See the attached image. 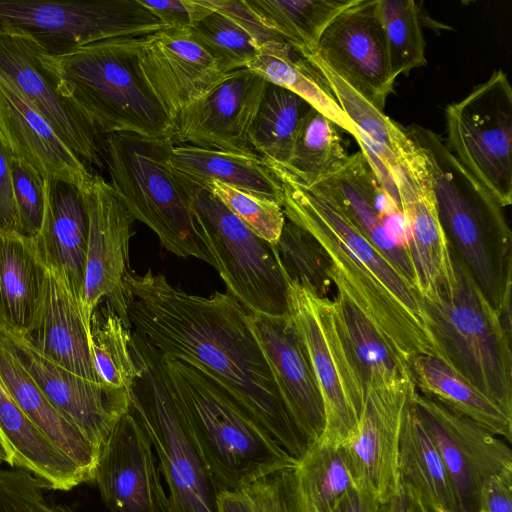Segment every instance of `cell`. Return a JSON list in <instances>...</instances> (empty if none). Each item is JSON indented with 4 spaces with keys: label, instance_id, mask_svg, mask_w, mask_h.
Instances as JSON below:
<instances>
[{
    "label": "cell",
    "instance_id": "obj_1",
    "mask_svg": "<svg viewBox=\"0 0 512 512\" xmlns=\"http://www.w3.org/2000/svg\"><path fill=\"white\" fill-rule=\"evenodd\" d=\"M124 284L133 330L161 356L202 367L298 464L309 444L285 406L249 312L228 292L189 294L151 269L143 274L130 270Z\"/></svg>",
    "mask_w": 512,
    "mask_h": 512
},
{
    "label": "cell",
    "instance_id": "obj_2",
    "mask_svg": "<svg viewBox=\"0 0 512 512\" xmlns=\"http://www.w3.org/2000/svg\"><path fill=\"white\" fill-rule=\"evenodd\" d=\"M271 169L281 185L285 218L323 246L337 293L371 322L408 366L419 355L440 358L416 290L339 210L283 165L273 164Z\"/></svg>",
    "mask_w": 512,
    "mask_h": 512
},
{
    "label": "cell",
    "instance_id": "obj_3",
    "mask_svg": "<svg viewBox=\"0 0 512 512\" xmlns=\"http://www.w3.org/2000/svg\"><path fill=\"white\" fill-rule=\"evenodd\" d=\"M167 385L215 496L297 463L198 364L161 356Z\"/></svg>",
    "mask_w": 512,
    "mask_h": 512
},
{
    "label": "cell",
    "instance_id": "obj_4",
    "mask_svg": "<svg viewBox=\"0 0 512 512\" xmlns=\"http://www.w3.org/2000/svg\"><path fill=\"white\" fill-rule=\"evenodd\" d=\"M141 37L96 41L62 55L43 53L59 94L100 137L171 138L173 123L139 62Z\"/></svg>",
    "mask_w": 512,
    "mask_h": 512
},
{
    "label": "cell",
    "instance_id": "obj_5",
    "mask_svg": "<svg viewBox=\"0 0 512 512\" xmlns=\"http://www.w3.org/2000/svg\"><path fill=\"white\" fill-rule=\"evenodd\" d=\"M426 157L439 220L449 245L499 313L511 302V230L503 207L456 159L444 140L419 125L405 128Z\"/></svg>",
    "mask_w": 512,
    "mask_h": 512
},
{
    "label": "cell",
    "instance_id": "obj_6",
    "mask_svg": "<svg viewBox=\"0 0 512 512\" xmlns=\"http://www.w3.org/2000/svg\"><path fill=\"white\" fill-rule=\"evenodd\" d=\"M454 282L434 300L417 293L440 358L512 415V334L450 246Z\"/></svg>",
    "mask_w": 512,
    "mask_h": 512
},
{
    "label": "cell",
    "instance_id": "obj_7",
    "mask_svg": "<svg viewBox=\"0 0 512 512\" xmlns=\"http://www.w3.org/2000/svg\"><path fill=\"white\" fill-rule=\"evenodd\" d=\"M171 138L115 133L103 137L111 186L134 220L148 226L178 257L211 259L197 231L191 195L170 164Z\"/></svg>",
    "mask_w": 512,
    "mask_h": 512
},
{
    "label": "cell",
    "instance_id": "obj_8",
    "mask_svg": "<svg viewBox=\"0 0 512 512\" xmlns=\"http://www.w3.org/2000/svg\"><path fill=\"white\" fill-rule=\"evenodd\" d=\"M140 369L130 409L146 430L163 477L169 512H216L215 493L167 385L161 355L132 329Z\"/></svg>",
    "mask_w": 512,
    "mask_h": 512
},
{
    "label": "cell",
    "instance_id": "obj_9",
    "mask_svg": "<svg viewBox=\"0 0 512 512\" xmlns=\"http://www.w3.org/2000/svg\"><path fill=\"white\" fill-rule=\"evenodd\" d=\"M180 178L193 201L201 242L227 292L249 313H287V278L273 245L256 236L209 191Z\"/></svg>",
    "mask_w": 512,
    "mask_h": 512
},
{
    "label": "cell",
    "instance_id": "obj_10",
    "mask_svg": "<svg viewBox=\"0 0 512 512\" xmlns=\"http://www.w3.org/2000/svg\"><path fill=\"white\" fill-rule=\"evenodd\" d=\"M165 27L140 0H0V29L26 34L56 57L96 41L142 37Z\"/></svg>",
    "mask_w": 512,
    "mask_h": 512
},
{
    "label": "cell",
    "instance_id": "obj_11",
    "mask_svg": "<svg viewBox=\"0 0 512 512\" xmlns=\"http://www.w3.org/2000/svg\"><path fill=\"white\" fill-rule=\"evenodd\" d=\"M287 313L302 339L321 394L325 428L319 439L341 445L358 423L365 389L339 333L333 300L287 279Z\"/></svg>",
    "mask_w": 512,
    "mask_h": 512
},
{
    "label": "cell",
    "instance_id": "obj_12",
    "mask_svg": "<svg viewBox=\"0 0 512 512\" xmlns=\"http://www.w3.org/2000/svg\"><path fill=\"white\" fill-rule=\"evenodd\" d=\"M446 146L503 207L512 202V88L495 70L446 107Z\"/></svg>",
    "mask_w": 512,
    "mask_h": 512
},
{
    "label": "cell",
    "instance_id": "obj_13",
    "mask_svg": "<svg viewBox=\"0 0 512 512\" xmlns=\"http://www.w3.org/2000/svg\"><path fill=\"white\" fill-rule=\"evenodd\" d=\"M304 186L339 210L416 290L410 235L398 194L385 185L361 150L349 155L337 172Z\"/></svg>",
    "mask_w": 512,
    "mask_h": 512
},
{
    "label": "cell",
    "instance_id": "obj_14",
    "mask_svg": "<svg viewBox=\"0 0 512 512\" xmlns=\"http://www.w3.org/2000/svg\"><path fill=\"white\" fill-rule=\"evenodd\" d=\"M82 190L89 216L83 313L91 323L95 308L103 302L131 326L124 280L131 270L134 218L101 175L93 174Z\"/></svg>",
    "mask_w": 512,
    "mask_h": 512
},
{
    "label": "cell",
    "instance_id": "obj_15",
    "mask_svg": "<svg viewBox=\"0 0 512 512\" xmlns=\"http://www.w3.org/2000/svg\"><path fill=\"white\" fill-rule=\"evenodd\" d=\"M411 402L449 473L460 511L480 512V494L485 483L512 465L510 447L477 423L416 389Z\"/></svg>",
    "mask_w": 512,
    "mask_h": 512
},
{
    "label": "cell",
    "instance_id": "obj_16",
    "mask_svg": "<svg viewBox=\"0 0 512 512\" xmlns=\"http://www.w3.org/2000/svg\"><path fill=\"white\" fill-rule=\"evenodd\" d=\"M384 112L394 88L378 0H353L322 33L313 53Z\"/></svg>",
    "mask_w": 512,
    "mask_h": 512
},
{
    "label": "cell",
    "instance_id": "obj_17",
    "mask_svg": "<svg viewBox=\"0 0 512 512\" xmlns=\"http://www.w3.org/2000/svg\"><path fill=\"white\" fill-rule=\"evenodd\" d=\"M92 481L110 512H169L152 442L130 406L102 444Z\"/></svg>",
    "mask_w": 512,
    "mask_h": 512
},
{
    "label": "cell",
    "instance_id": "obj_18",
    "mask_svg": "<svg viewBox=\"0 0 512 512\" xmlns=\"http://www.w3.org/2000/svg\"><path fill=\"white\" fill-rule=\"evenodd\" d=\"M414 385H369L358 423L341 444L354 487L374 495L380 503L399 488V446L405 408Z\"/></svg>",
    "mask_w": 512,
    "mask_h": 512
},
{
    "label": "cell",
    "instance_id": "obj_19",
    "mask_svg": "<svg viewBox=\"0 0 512 512\" xmlns=\"http://www.w3.org/2000/svg\"><path fill=\"white\" fill-rule=\"evenodd\" d=\"M0 341L18 358L46 398L96 450L129 410L130 394L82 378L44 357L25 337L0 327Z\"/></svg>",
    "mask_w": 512,
    "mask_h": 512
},
{
    "label": "cell",
    "instance_id": "obj_20",
    "mask_svg": "<svg viewBox=\"0 0 512 512\" xmlns=\"http://www.w3.org/2000/svg\"><path fill=\"white\" fill-rule=\"evenodd\" d=\"M268 82L242 68L226 74L207 93L183 108L173 121L174 144L256 154L249 143Z\"/></svg>",
    "mask_w": 512,
    "mask_h": 512
},
{
    "label": "cell",
    "instance_id": "obj_21",
    "mask_svg": "<svg viewBox=\"0 0 512 512\" xmlns=\"http://www.w3.org/2000/svg\"><path fill=\"white\" fill-rule=\"evenodd\" d=\"M43 53L26 34L0 29V77L20 92L85 163L103 167V138L59 94Z\"/></svg>",
    "mask_w": 512,
    "mask_h": 512
},
{
    "label": "cell",
    "instance_id": "obj_22",
    "mask_svg": "<svg viewBox=\"0 0 512 512\" xmlns=\"http://www.w3.org/2000/svg\"><path fill=\"white\" fill-rule=\"evenodd\" d=\"M393 182L410 235L416 292L434 300L442 287L453 284L454 269L450 245L438 216L430 167L418 146L400 166Z\"/></svg>",
    "mask_w": 512,
    "mask_h": 512
},
{
    "label": "cell",
    "instance_id": "obj_23",
    "mask_svg": "<svg viewBox=\"0 0 512 512\" xmlns=\"http://www.w3.org/2000/svg\"><path fill=\"white\" fill-rule=\"evenodd\" d=\"M139 62L147 83L172 123L183 108L226 75L193 39L189 29L165 27L142 36Z\"/></svg>",
    "mask_w": 512,
    "mask_h": 512
},
{
    "label": "cell",
    "instance_id": "obj_24",
    "mask_svg": "<svg viewBox=\"0 0 512 512\" xmlns=\"http://www.w3.org/2000/svg\"><path fill=\"white\" fill-rule=\"evenodd\" d=\"M249 322L285 406L308 444L317 441L325 428L320 391L302 339L288 313H249Z\"/></svg>",
    "mask_w": 512,
    "mask_h": 512
},
{
    "label": "cell",
    "instance_id": "obj_25",
    "mask_svg": "<svg viewBox=\"0 0 512 512\" xmlns=\"http://www.w3.org/2000/svg\"><path fill=\"white\" fill-rule=\"evenodd\" d=\"M0 138L12 157L45 179H63L83 189L93 175L46 119L1 77Z\"/></svg>",
    "mask_w": 512,
    "mask_h": 512
},
{
    "label": "cell",
    "instance_id": "obj_26",
    "mask_svg": "<svg viewBox=\"0 0 512 512\" xmlns=\"http://www.w3.org/2000/svg\"><path fill=\"white\" fill-rule=\"evenodd\" d=\"M88 235L89 216L83 190L63 179H45L44 216L33 240L48 270L81 306Z\"/></svg>",
    "mask_w": 512,
    "mask_h": 512
},
{
    "label": "cell",
    "instance_id": "obj_27",
    "mask_svg": "<svg viewBox=\"0 0 512 512\" xmlns=\"http://www.w3.org/2000/svg\"><path fill=\"white\" fill-rule=\"evenodd\" d=\"M0 447L3 461L25 470L48 489L69 491L88 473L24 413L0 376Z\"/></svg>",
    "mask_w": 512,
    "mask_h": 512
},
{
    "label": "cell",
    "instance_id": "obj_28",
    "mask_svg": "<svg viewBox=\"0 0 512 512\" xmlns=\"http://www.w3.org/2000/svg\"><path fill=\"white\" fill-rule=\"evenodd\" d=\"M49 270L33 238L0 229V327L28 337L41 316Z\"/></svg>",
    "mask_w": 512,
    "mask_h": 512
},
{
    "label": "cell",
    "instance_id": "obj_29",
    "mask_svg": "<svg viewBox=\"0 0 512 512\" xmlns=\"http://www.w3.org/2000/svg\"><path fill=\"white\" fill-rule=\"evenodd\" d=\"M90 325L80 302L49 271L40 319L25 338L53 363L82 378L99 382L91 355Z\"/></svg>",
    "mask_w": 512,
    "mask_h": 512
},
{
    "label": "cell",
    "instance_id": "obj_30",
    "mask_svg": "<svg viewBox=\"0 0 512 512\" xmlns=\"http://www.w3.org/2000/svg\"><path fill=\"white\" fill-rule=\"evenodd\" d=\"M304 59L323 76L340 107L355 126V139L360 150L393 181L400 166L417 151V145L405 128L374 107L317 56L311 54Z\"/></svg>",
    "mask_w": 512,
    "mask_h": 512
},
{
    "label": "cell",
    "instance_id": "obj_31",
    "mask_svg": "<svg viewBox=\"0 0 512 512\" xmlns=\"http://www.w3.org/2000/svg\"><path fill=\"white\" fill-rule=\"evenodd\" d=\"M409 368L414 387L420 394L472 420L490 433L512 441V415L440 358L419 355L411 359Z\"/></svg>",
    "mask_w": 512,
    "mask_h": 512
},
{
    "label": "cell",
    "instance_id": "obj_32",
    "mask_svg": "<svg viewBox=\"0 0 512 512\" xmlns=\"http://www.w3.org/2000/svg\"><path fill=\"white\" fill-rule=\"evenodd\" d=\"M170 164L180 177L197 187H202L208 181H217L273 199L282 205L280 182L258 154L174 144Z\"/></svg>",
    "mask_w": 512,
    "mask_h": 512
},
{
    "label": "cell",
    "instance_id": "obj_33",
    "mask_svg": "<svg viewBox=\"0 0 512 512\" xmlns=\"http://www.w3.org/2000/svg\"><path fill=\"white\" fill-rule=\"evenodd\" d=\"M332 300L339 333L364 389L414 385L407 363L371 322L342 294Z\"/></svg>",
    "mask_w": 512,
    "mask_h": 512
},
{
    "label": "cell",
    "instance_id": "obj_34",
    "mask_svg": "<svg viewBox=\"0 0 512 512\" xmlns=\"http://www.w3.org/2000/svg\"><path fill=\"white\" fill-rule=\"evenodd\" d=\"M398 468L400 482L413 489L429 512H461L453 482L411 397L403 417Z\"/></svg>",
    "mask_w": 512,
    "mask_h": 512
},
{
    "label": "cell",
    "instance_id": "obj_35",
    "mask_svg": "<svg viewBox=\"0 0 512 512\" xmlns=\"http://www.w3.org/2000/svg\"><path fill=\"white\" fill-rule=\"evenodd\" d=\"M0 376L31 421L72 457L92 481L98 453L54 408L18 358L1 341Z\"/></svg>",
    "mask_w": 512,
    "mask_h": 512
},
{
    "label": "cell",
    "instance_id": "obj_36",
    "mask_svg": "<svg viewBox=\"0 0 512 512\" xmlns=\"http://www.w3.org/2000/svg\"><path fill=\"white\" fill-rule=\"evenodd\" d=\"M283 40H274L259 47L247 69L268 83L287 89L307 101L340 129L357 137L355 126L340 107L331 88L319 71Z\"/></svg>",
    "mask_w": 512,
    "mask_h": 512
},
{
    "label": "cell",
    "instance_id": "obj_37",
    "mask_svg": "<svg viewBox=\"0 0 512 512\" xmlns=\"http://www.w3.org/2000/svg\"><path fill=\"white\" fill-rule=\"evenodd\" d=\"M269 30L305 58L330 22L353 0H244Z\"/></svg>",
    "mask_w": 512,
    "mask_h": 512
},
{
    "label": "cell",
    "instance_id": "obj_38",
    "mask_svg": "<svg viewBox=\"0 0 512 512\" xmlns=\"http://www.w3.org/2000/svg\"><path fill=\"white\" fill-rule=\"evenodd\" d=\"M90 348L98 381L114 391L130 394L140 375L132 347V327L103 302L91 317Z\"/></svg>",
    "mask_w": 512,
    "mask_h": 512
},
{
    "label": "cell",
    "instance_id": "obj_39",
    "mask_svg": "<svg viewBox=\"0 0 512 512\" xmlns=\"http://www.w3.org/2000/svg\"><path fill=\"white\" fill-rule=\"evenodd\" d=\"M311 108L295 93L268 83L250 129L249 143L254 152L286 164L301 122Z\"/></svg>",
    "mask_w": 512,
    "mask_h": 512
},
{
    "label": "cell",
    "instance_id": "obj_40",
    "mask_svg": "<svg viewBox=\"0 0 512 512\" xmlns=\"http://www.w3.org/2000/svg\"><path fill=\"white\" fill-rule=\"evenodd\" d=\"M338 126L313 107L303 118L290 158L283 164L304 185H311L341 169L345 152Z\"/></svg>",
    "mask_w": 512,
    "mask_h": 512
},
{
    "label": "cell",
    "instance_id": "obj_41",
    "mask_svg": "<svg viewBox=\"0 0 512 512\" xmlns=\"http://www.w3.org/2000/svg\"><path fill=\"white\" fill-rule=\"evenodd\" d=\"M294 471L300 490L317 512H330L354 486L341 445L321 439L309 445Z\"/></svg>",
    "mask_w": 512,
    "mask_h": 512
},
{
    "label": "cell",
    "instance_id": "obj_42",
    "mask_svg": "<svg viewBox=\"0 0 512 512\" xmlns=\"http://www.w3.org/2000/svg\"><path fill=\"white\" fill-rule=\"evenodd\" d=\"M273 247L287 279L305 285L321 298H329L333 286L329 276L331 261L314 236L286 219Z\"/></svg>",
    "mask_w": 512,
    "mask_h": 512
},
{
    "label": "cell",
    "instance_id": "obj_43",
    "mask_svg": "<svg viewBox=\"0 0 512 512\" xmlns=\"http://www.w3.org/2000/svg\"><path fill=\"white\" fill-rule=\"evenodd\" d=\"M390 68L395 78L426 64L420 12L412 0H378Z\"/></svg>",
    "mask_w": 512,
    "mask_h": 512
},
{
    "label": "cell",
    "instance_id": "obj_44",
    "mask_svg": "<svg viewBox=\"0 0 512 512\" xmlns=\"http://www.w3.org/2000/svg\"><path fill=\"white\" fill-rule=\"evenodd\" d=\"M209 9L189 28L191 36L217 61L224 74L247 68L259 45L234 19Z\"/></svg>",
    "mask_w": 512,
    "mask_h": 512
},
{
    "label": "cell",
    "instance_id": "obj_45",
    "mask_svg": "<svg viewBox=\"0 0 512 512\" xmlns=\"http://www.w3.org/2000/svg\"><path fill=\"white\" fill-rule=\"evenodd\" d=\"M200 188L213 194L256 236L271 245L278 242L286 221L279 202L217 181H208Z\"/></svg>",
    "mask_w": 512,
    "mask_h": 512
},
{
    "label": "cell",
    "instance_id": "obj_46",
    "mask_svg": "<svg viewBox=\"0 0 512 512\" xmlns=\"http://www.w3.org/2000/svg\"><path fill=\"white\" fill-rule=\"evenodd\" d=\"M11 184L17 232L35 238L45 210V178L23 161L11 158Z\"/></svg>",
    "mask_w": 512,
    "mask_h": 512
},
{
    "label": "cell",
    "instance_id": "obj_47",
    "mask_svg": "<svg viewBox=\"0 0 512 512\" xmlns=\"http://www.w3.org/2000/svg\"><path fill=\"white\" fill-rule=\"evenodd\" d=\"M45 489L48 488L42 481L25 470L0 468V512H74L51 504Z\"/></svg>",
    "mask_w": 512,
    "mask_h": 512
},
{
    "label": "cell",
    "instance_id": "obj_48",
    "mask_svg": "<svg viewBox=\"0 0 512 512\" xmlns=\"http://www.w3.org/2000/svg\"><path fill=\"white\" fill-rule=\"evenodd\" d=\"M294 468L283 469L249 484L260 512H317L300 490Z\"/></svg>",
    "mask_w": 512,
    "mask_h": 512
},
{
    "label": "cell",
    "instance_id": "obj_49",
    "mask_svg": "<svg viewBox=\"0 0 512 512\" xmlns=\"http://www.w3.org/2000/svg\"><path fill=\"white\" fill-rule=\"evenodd\" d=\"M166 27L189 29L210 9L202 0H140Z\"/></svg>",
    "mask_w": 512,
    "mask_h": 512
},
{
    "label": "cell",
    "instance_id": "obj_50",
    "mask_svg": "<svg viewBox=\"0 0 512 512\" xmlns=\"http://www.w3.org/2000/svg\"><path fill=\"white\" fill-rule=\"evenodd\" d=\"M209 8L221 12L239 23L257 42L259 47L266 42L282 40L277 34L267 29L248 8L244 0H202Z\"/></svg>",
    "mask_w": 512,
    "mask_h": 512
},
{
    "label": "cell",
    "instance_id": "obj_51",
    "mask_svg": "<svg viewBox=\"0 0 512 512\" xmlns=\"http://www.w3.org/2000/svg\"><path fill=\"white\" fill-rule=\"evenodd\" d=\"M480 511L512 512V465L485 483L480 494Z\"/></svg>",
    "mask_w": 512,
    "mask_h": 512
},
{
    "label": "cell",
    "instance_id": "obj_52",
    "mask_svg": "<svg viewBox=\"0 0 512 512\" xmlns=\"http://www.w3.org/2000/svg\"><path fill=\"white\" fill-rule=\"evenodd\" d=\"M11 154L0 138V229L17 231L11 184Z\"/></svg>",
    "mask_w": 512,
    "mask_h": 512
},
{
    "label": "cell",
    "instance_id": "obj_53",
    "mask_svg": "<svg viewBox=\"0 0 512 512\" xmlns=\"http://www.w3.org/2000/svg\"><path fill=\"white\" fill-rule=\"evenodd\" d=\"M216 512H260L249 484L215 496Z\"/></svg>",
    "mask_w": 512,
    "mask_h": 512
},
{
    "label": "cell",
    "instance_id": "obj_54",
    "mask_svg": "<svg viewBox=\"0 0 512 512\" xmlns=\"http://www.w3.org/2000/svg\"><path fill=\"white\" fill-rule=\"evenodd\" d=\"M380 505L370 492L353 486L336 501L330 512H380Z\"/></svg>",
    "mask_w": 512,
    "mask_h": 512
},
{
    "label": "cell",
    "instance_id": "obj_55",
    "mask_svg": "<svg viewBox=\"0 0 512 512\" xmlns=\"http://www.w3.org/2000/svg\"><path fill=\"white\" fill-rule=\"evenodd\" d=\"M380 512H429L413 489L400 482L399 488L387 501L381 503Z\"/></svg>",
    "mask_w": 512,
    "mask_h": 512
},
{
    "label": "cell",
    "instance_id": "obj_56",
    "mask_svg": "<svg viewBox=\"0 0 512 512\" xmlns=\"http://www.w3.org/2000/svg\"><path fill=\"white\" fill-rule=\"evenodd\" d=\"M2 462H3V453H2V450H1V447H0V466H1Z\"/></svg>",
    "mask_w": 512,
    "mask_h": 512
},
{
    "label": "cell",
    "instance_id": "obj_57",
    "mask_svg": "<svg viewBox=\"0 0 512 512\" xmlns=\"http://www.w3.org/2000/svg\"><path fill=\"white\" fill-rule=\"evenodd\" d=\"M480 512H482V511H480Z\"/></svg>",
    "mask_w": 512,
    "mask_h": 512
}]
</instances>
